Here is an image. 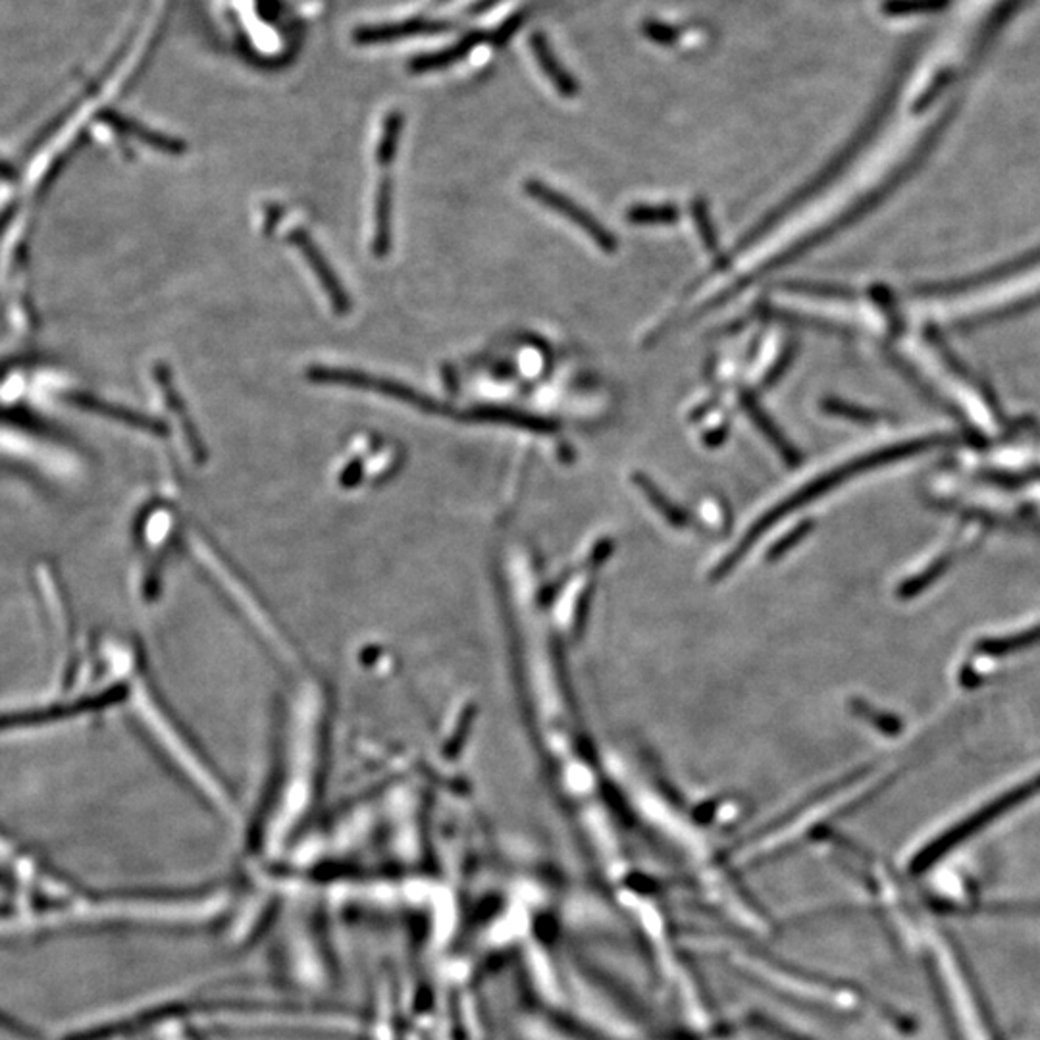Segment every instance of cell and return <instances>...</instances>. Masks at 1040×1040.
<instances>
[{
	"label": "cell",
	"mask_w": 1040,
	"mask_h": 1040,
	"mask_svg": "<svg viewBox=\"0 0 1040 1040\" xmlns=\"http://www.w3.org/2000/svg\"><path fill=\"white\" fill-rule=\"evenodd\" d=\"M526 193L534 197L536 201H540L541 204H546L549 209H553V211L559 212V214H563L564 219L571 220L572 224H577L582 232H586V234L592 237V242H595V245L602 247L603 250H615V247H617L615 235L607 232V230H605L594 216H590L582 206L572 203L569 197L557 193L556 189L549 188V186L541 183V181H528V183H526Z\"/></svg>",
	"instance_id": "cell-3"
},
{
	"label": "cell",
	"mask_w": 1040,
	"mask_h": 1040,
	"mask_svg": "<svg viewBox=\"0 0 1040 1040\" xmlns=\"http://www.w3.org/2000/svg\"><path fill=\"white\" fill-rule=\"evenodd\" d=\"M112 124L122 127L127 134L135 135L137 139H142L143 143H149L150 147L155 149L163 150V153H168V155H181L186 150V143H181L180 139H172V137H166V135H158L150 130H145L142 125L134 124V122H127V120H122V118H110Z\"/></svg>",
	"instance_id": "cell-9"
},
{
	"label": "cell",
	"mask_w": 1040,
	"mask_h": 1040,
	"mask_svg": "<svg viewBox=\"0 0 1040 1040\" xmlns=\"http://www.w3.org/2000/svg\"><path fill=\"white\" fill-rule=\"evenodd\" d=\"M306 378H309V382L322 383V385H344V388H353V390L380 393V395L392 398V400L401 401V403H409L418 411L432 413V415L454 416V418L457 416V409L447 407L444 403L432 400L424 393L416 392L405 383L393 382V380L380 378V376L367 374V372H360V370L313 367L306 370Z\"/></svg>",
	"instance_id": "cell-1"
},
{
	"label": "cell",
	"mask_w": 1040,
	"mask_h": 1040,
	"mask_svg": "<svg viewBox=\"0 0 1040 1040\" xmlns=\"http://www.w3.org/2000/svg\"><path fill=\"white\" fill-rule=\"evenodd\" d=\"M393 178L390 168H382L374 199V234L372 255L385 258L392 249Z\"/></svg>",
	"instance_id": "cell-5"
},
{
	"label": "cell",
	"mask_w": 1040,
	"mask_h": 1040,
	"mask_svg": "<svg viewBox=\"0 0 1040 1040\" xmlns=\"http://www.w3.org/2000/svg\"><path fill=\"white\" fill-rule=\"evenodd\" d=\"M457 418L469 421V423L511 424V426H518V428L534 432L553 430V426L546 423V421H541L538 416L528 415V413H521L515 409H467V411H457Z\"/></svg>",
	"instance_id": "cell-6"
},
{
	"label": "cell",
	"mask_w": 1040,
	"mask_h": 1040,
	"mask_svg": "<svg viewBox=\"0 0 1040 1040\" xmlns=\"http://www.w3.org/2000/svg\"><path fill=\"white\" fill-rule=\"evenodd\" d=\"M536 55H538V60H540L541 70L548 74V78L553 81V86L561 91V93L569 94L574 91V86L571 83V79L564 76L563 71L557 68V64L553 63L551 58V53H546L544 45H538L536 47Z\"/></svg>",
	"instance_id": "cell-11"
},
{
	"label": "cell",
	"mask_w": 1040,
	"mask_h": 1040,
	"mask_svg": "<svg viewBox=\"0 0 1040 1040\" xmlns=\"http://www.w3.org/2000/svg\"><path fill=\"white\" fill-rule=\"evenodd\" d=\"M155 378H157L158 385L163 390V395H165L166 405L170 407L174 415L178 416V421L181 424V432L186 436V441H188L189 449L191 454L195 457L197 462L206 461V447H204L203 438L201 434L197 430L195 421L189 415L188 405L186 401L181 398L180 392L174 388L172 374L166 365H157L155 367Z\"/></svg>",
	"instance_id": "cell-4"
},
{
	"label": "cell",
	"mask_w": 1040,
	"mask_h": 1040,
	"mask_svg": "<svg viewBox=\"0 0 1040 1040\" xmlns=\"http://www.w3.org/2000/svg\"><path fill=\"white\" fill-rule=\"evenodd\" d=\"M633 224H673L679 219L674 206H634L626 214Z\"/></svg>",
	"instance_id": "cell-10"
},
{
	"label": "cell",
	"mask_w": 1040,
	"mask_h": 1040,
	"mask_svg": "<svg viewBox=\"0 0 1040 1040\" xmlns=\"http://www.w3.org/2000/svg\"><path fill=\"white\" fill-rule=\"evenodd\" d=\"M694 220H696V226L697 230H700V234H702L705 247L709 250H715V247H717L715 230H713L712 220H709V214H707V209H705L704 203L694 204Z\"/></svg>",
	"instance_id": "cell-12"
},
{
	"label": "cell",
	"mask_w": 1040,
	"mask_h": 1040,
	"mask_svg": "<svg viewBox=\"0 0 1040 1040\" xmlns=\"http://www.w3.org/2000/svg\"><path fill=\"white\" fill-rule=\"evenodd\" d=\"M742 407L743 411H746V415H750L753 424H756L759 430L765 434L767 438H769V441H771V444H773V446L776 447L781 454H783V457L786 459V461H798L796 451L792 449L791 444L786 441V438H784L783 434H781V430L774 426L773 421H771V418H769V416L763 413V409L759 407L758 401L753 400L751 395H742Z\"/></svg>",
	"instance_id": "cell-7"
},
{
	"label": "cell",
	"mask_w": 1040,
	"mask_h": 1040,
	"mask_svg": "<svg viewBox=\"0 0 1040 1040\" xmlns=\"http://www.w3.org/2000/svg\"><path fill=\"white\" fill-rule=\"evenodd\" d=\"M288 242L303 255L306 265L313 270V275L318 278L322 290L328 295L329 305L334 306V311L342 314V316L351 313L353 303L349 293L345 291L342 280L337 278L334 268L329 267L328 258L324 257V253L314 243L313 237L306 234L305 230L298 227V230H291L288 234Z\"/></svg>",
	"instance_id": "cell-2"
},
{
	"label": "cell",
	"mask_w": 1040,
	"mask_h": 1040,
	"mask_svg": "<svg viewBox=\"0 0 1040 1040\" xmlns=\"http://www.w3.org/2000/svg\"><path fill=\"white\" fill-rule=\"evenodd\" d=\"M163 1040H191V1039H189V1035H188V1031H186V1027H181V1025H178V1027H176V1025H168V1027H165V1029H163Z\"/></svg>",
	"instance_id": "cell-13"
},
{
	"label": "cell",
	"mask_w": 1040,
	"mask_h": 1040,
	"mask_svg": "<svg viewBox=\"0 0 1040 1040\" xmlns=\"http://www.w3.org/2000/svg\"><path fill=\"white\" fill-rule=\"evenodd\" d=\"M360 469H362V465H360V461H353L351 465H349V469H347V472H345V478H344L345 484L347 485L357 484V482H359L360 472H362V470Z\"/></svg>",
	"instance_id": "cell-14"
},
{
	"label": "cell",
	"mask_w": 1040,
	"mask_h": 1040,
	"mask_svg": "<svg viewBox=\"0 0 1040 1040\" xmlns=\"http://www.w3.org/2000/svg\"><path fill=\"white\" fill-rule=\"evenodd\" d=\"M401 127H403V118H401L400 112H392L390 116L385 118L382 137H380L378 149H376V160H378L380 168H392L395 155H398V147H400Z\"/></svg>",
	"instance_id": "cell-8"
}]
</instances>
